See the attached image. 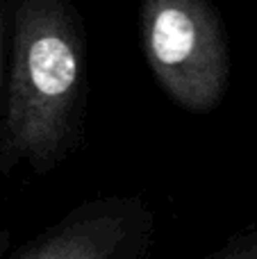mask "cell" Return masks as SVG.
I'll return each instance as SVG.
<instances>
[{
	"mask_svg": "<svg viewBox=\"0 0 257 259\" xmlns=\"http://www.w3.org/2000/svg\"><path fill=\"white\" fill-rule=\"evenodd\" d=\"M12 62L0 125V170L48 173L75 148L87 100V39L64 0H23L12 16Z\"/></svg>",
	"mask_w": 257,
	"mask_h": 259,
	"instance_id": "1",
	"label": "cell"
},
{
	"mask_svg": "<svg viewBox=\"0 0 257 259\" xmlns=\"http://www.w3.org/2000/svg\"><path fill=\"white\" fill-rule=\"evenodd\" d=\"M141 50L162 91L185 112L209 114L230 80V48L221 14L207 0H146Z\"/></svg>",
	"mask_w": 257,
	"mask_h": 259,
	"instance_id": "2",
	"label": "cell"
},
{
	"mask_svg": "<svg viewBox=\"0 0 257 259\" xmlns=\"http://www.w3.org/2000/svg\"><path fill=\"white\" fill-rule=\"evenodd\" d=\"M155 216L135 196L84 200L5 259H150Z\"/></svg>",
	"mask_w": 257,
	"mask_h": 259,
	"instance_id": "3",
	"label": "cell"
},
{
	"mask_svg": "<svg viewBox=\"0 0 257 259\" xmlns=\"http://www.w3.org/2000/svg\"><path fill=\"white\" fill-rule=\"evenodd\" d=\"M196 259H257V225L241 230L239 234L230 237L217 250L200 255Z\"/></svg>",
	"mask_w": 257,
	"mask_h": 259,
	"instance_id": "4",
	"label": "cell"
},
{
	"mask_svg": "<svg viewBox=\"0 0 257 259\" xmlns=\"http://www.w3.org/2000/svg\"><path fill=\"white\" fill-rule=\"evenodd\" d=\"M5 34H7V16H5V5L0 3V125H3V64H5Z\"/></svg>",
	"mask_w": 257,
	"mask_h": 259,
	"instance_id": "5",
	"label": "cell"
},
{
	"mask_svg": "<svg viewBox=\"0 0 257 259\" xmlns=\"http://www.w3.org/2000/svg\"><path fill=\"white\" fill-rule=\"evenodd\" d=\"M9 246H12V232L9 230H0V259L9 255Z\"/></svg>",
	"mask_w": 257,
	"mask_h": 259,
	"instance_id": "6",
	"label": "cell"
}]
</instances>
